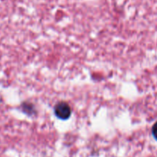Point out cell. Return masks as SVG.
I'll return each mask as SVG.
<instances>
[{
	"instance_id": "6da1fadb",
	"label": "cell",
	"mask_w": 157,
	"mask_h": 157,
	"mask_svg": "<svg viewBox=\"0 0 157 157\" xmlns=\"http://www.w3.org/2000/svg\"><path fill=\"white\" fill-rule=\"evenodd\" d=\"M55 113L58 118L66 120L70 118L71 115V109L67 103L61 102L55 106Z\"/></svg>"
},
{
	"instance_id": "7a4b0ae2",
	"label": "cell",
	"mask_w": 157,
	"mask_h": 157,
	"mask_svg": "<svg viewBox=\"0 0 157 157\" xmlns=\"http://www.w3.org/2000/svg\"><path fill=\"white\" fill-rule=\"evenodd\" d=\"M22 107L23 111H24L25 112H26L27 114H32V112H34L33 106H32L31 103H29V104H25V103H24V104L22 105Z\"/></svg>"
},
{
	"instance_id": "3957f363",
	"label": "cell",
	"mask_w": 157,
	"mask_h": 157,
	"mask_svg": "<svg viewBox=\"0 0 157 157\" xmlns=\"http://www.w3.org/2000/svg\"><path fill=\"white\" fill-rule=\"evenodd\" d=\"M152 132H153V135L154 136V138L157 140V122L153 125V129H152Z\"/></svg>"
}]
</instances>
